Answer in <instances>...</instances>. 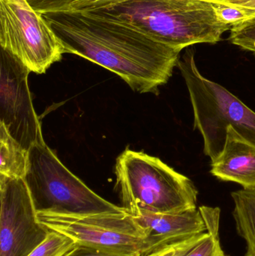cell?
<instances>
[{"label":"cell","instance_id":"cell-1","mask_svg":"<svg viewBox=\"0 0 255 256\" xmlns=\"http://www.w3.org/2000/svg\"><path fill=\"white\" fill-rule=\"evenodd\" d=\"M64 46L122 78L139 93L157 94L178 66L181 51L128 22L97 12L43 14Z\"/></svg>","mask_w":255,"mask_h":256},{"label":"cell","instance_id":"cell-2","mask_svg":"<svg viewBox=\"0 0 255 256\" xmlns=\"http://www.w3.org/2000/svg\"><path fill=\"white\" fill-rule=\"evenodd\" d=\"M91 12L128 22L181 52L198 44L218 43L231 30L219 19L214 3L205 0H127Z\"/></svg>","mask_w":255,"mask_h":256},{"label":"cell","instance_id":"cell-3","mask_svg":"<svg viewBox=\"0 0 255 256\" xmlns=\"http://www.w3.org/2000/svg\"><path fill=\"white\" fill-rule=\"evenodd\" d=\"M115 174L122 207L132 216L196 208L198 190L193 182L158 158L127 149L117 159Z\"/></svg>","mask_w":255,"mask_h":256},{"label":"cell","instance_id":"cell-4","mask_svg":"<svg viewBox=\"0 0 255 256\" xmlns=\"http://www.w3.org/2000/svg\"><path fill=\"white\" fill-rule=\"evenodd\" d=\"M178 68L185 80L194 116V128L204 140V152L211 161L223 152L227 130L232 127L255 144V112L220 84L198 69L193 48L187 49Z\"/></svg>","mask_w":255,"mask_h":256},{"label":"cell","instance_id":"cell-5","mask_svg":"<svg viewBox=\"0 0 255 256\" xmlns=\"http://www.w3.org/2000/svg\"><path fill=\"white\" fill-rule=\"evenodd\" d=\"M24 180L37 213L82 216L126 212L97 195L69 171L44 140L28 150Z\"/></svg>","mask_w":255,"mask_h":256},{"label":"cell","instance_id":"cell-6","mask_svg":"<svg viewBox=\"0 0 255 256\" xmlns=\"http://www.w3.org/2000/svg\"><path fill=\"white\" fill-rule=\"evenodd\" d=\"M0 44L37 74L65 54L43 14L27 0H0Z\"/></svg>","mask_w":255,"mask_h":256},{"label":"cell","instance_id":"cell-7","mask_svg":"<svg viewBox=\"0 0 255 256\" xmlns=\"http://www.w3.org/2000/svg\"><path fill=\"white\" fill-rule=\"evenodd\" d=\"M49 231L61 233L77 244L129 256H144L145 234L126 210L118 214L75 215L37 213Z\"/></svg>","mask_w":255,"mask_h":256},{"label":"cell","instance_id":"cell-8","mask_svg":"<svg viewBox=\"0 0 255 256\" xmlns=\"http://www.w3.org/2000/svg\"><path fill=\"white\" fill-rule=\"evenodd\" d=\"M49 232L37 220L25 180L0 174V256H28Z\"/></svg>","mask_w":255,"mask_h":256},{"label":"cell","instance_id":"cell-9","mask_svg":"<svg viewBox=\"0 0 255 256\" xmlns=\"http://www.w3.org/2000/svg\"><path fill=\"white\" fill-rule=\"evenodd\" d=\"M30 70L16 57L0 51V124L27 150L43 140L28 88Z\"/></svg>","mask_w":255,"mask_h":256},{"label":"cell","instance_id":"cell-10","mask_svg":"<svg viewBox=\"0 0 255 256\" xmlns=\"http://www.w3.org/2000/svg\"><path fill=\"white\" fill-rule=\"evenodd\" d=\"M133 216L145 234V256L207 232L197 208L178 214L141 212Z\"/></svg>","mask_w":255,"mask_h":256},{"label":"cell","instance_id":"cell-11","mask_svg":"<svg viewBox=\"0 0 255 256\" xmlns=\"http://www.w3.org/2000/svg\"><path fill=\"white\" fill-rule=\"evenodd\" d=\"M211 172L220 180L255 188V144L233 128H228L223 152L211 162Z\"/></svg>","mask_w":255,"mask_h":256},{"label":"cell","instance_id":"cell-12","mask_svg":"<svg viewBox=\"0 0 255 256\" xmlns=\"http://www.w3.org/2000/svg\"><path fill=\"white\" fill-rule=\"evenodd\" d=\"M232 197L237 230L247 242L245 256H255V186L235 191Z\"/></svg>","mask_w":255,"mask_h":256},{"label":"cell","instance_id":"cell-13","mask_svg":"<svg viewBox=\"0 0 255 256\" xmlns=\"http://www.w3.org/2000/svg\"><path fill=\"white\" fill-rule=\"evenodd\" d=\"M28 168V150L21 146L0 124V174L23 178Z\"/></svg>","mask_w":255,"mask_h":256},{"label":"cell","instance_id":"cell-14","mask_svg":"<svg viewBox=\"0 0 255 256\" xmlns=\"http://www.w3.org/2000/svg\"><path fill=\"white\" fill-rule=\"evenodd\" d=\"M199 210L205 221L208 234L185 256H228L222 249L219 236L220 209L202 206Z\"/></svg>","mask_w":255,"mask_h":256},{"label":"cell","instance_id":"cell-15","mask_svg":"<svg viewBox=\"0 0 255 256\" xmlns=\"http://www.w3.org/2000/svg\"><path fill=\"white\" fill-rule=\"evenodd\" d=\"M75 245L76 243L70 238L49 231L46 240L28 256H63Z\"/></svg>","mask_w":255,"mask_h":256},{"label":"cell","instance_id":"cell-16","mask_svg":"<svg viewBox=\"0 0 255 256\" xmlns=\"http://www.w3.org/2000/svg\"><path fill=\"white\" fill-rule=\"evenodd\" d=\"M229 40L232 44L255 55V14L249 19L233 26Z\"/></svg>","mask_w":255,"mask_h":256},{"label":"cell","instance_id":"cell-17","mask_svg":"<svg viewBox=\"0 0 255 256\" xmlns=\"http://www.w3.org/2000/svg\"><path fill=\"white\" fill-rule=\"evenodd\" d=\"M214 4L220 20L231 28L233 26L249 19L255 14V10L246 8L234 7L220 3Z\"/></svg>","mask_w":255,"mask_h":256},{"label":"cell","instance_id":"cell-18","mask_svg":"<svg viewBox=\"0 0 255 256\" xmlns=\"http://www.w3.org/2000/svg\"><path fill=\"white\" fill-rule=\"evenodd\" d=\"M207 234L208 232L196 234L187 240L144 256H185L207 236Z\"/></svg>","mask_w":255,"mask_h":256},{"label":"cell","instance_id":"cell-19","mask_svg":"<svg viewBox=\"0 0 255 256\" xmlns=\"http://www.w3.org/2000/svg\"><path fill=\"white\" fill-rule=\"evenodd\" d=\"M76 0H27L30 6L40 13L49 14L69 12Z\"/></svg>","mask_w":255,"mask_h":256},{"label":"cell","instance_id":"cell-20","mask_svg":"<svg viewBox=\"0 0 255 256\" xmlns=\"http://www.w3.org/2000/svg\"><path fill=\"white\" fill-rule=\"evenodd\" d=\"M127 0H76L72 4L71 10L91 12L115 6Z\"/></svg>","mask_w":255,"mask_h":256},{"label":"cell","instance_id":"cell-21","mask_svg":"<svg viewBox=\"0 0 255 256\" xmlns=\"http://www.w3.org/2000/svg\"><path fill=\"white\" fill-rule=\"evenodd\" d=\"M63 256H129L115 254V252H108L103 250L85 246V245L77 244L68 252H66Z\"/></svg>","mask_w":255,"mask_h":256},{"label":"cell","instance_id":"cell-22","mask_svg":"<svg viewBox=\"0 0 255 256\" xmlns=\"http://www.w3.org/2000/svg\"><path fill=\"white\" fill-rule=\"evenodd\" d=\"M210 2L220 3L234 7L246 8L255 10V0H205Z\"/></svg>","mask_w":255,"mask_h":256}]
</instances>
